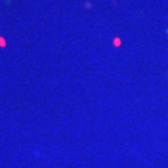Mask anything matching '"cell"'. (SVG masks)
Instances as JSON below:
<instances>
[{"label":"cell","instance_id":"obj_1","mask_svg":"<svg viewBox=\"0 0 168 168\" xmlns=\"http://www.w3.org/2000/svg\"><path fill=\"white\" fill-rule=\"evenodd\" d=\"M167 33H168V31H167Z\"/></svg>","mask_w":168,"mask_h":168}]
</instances>
